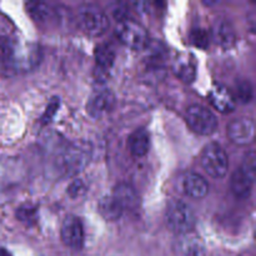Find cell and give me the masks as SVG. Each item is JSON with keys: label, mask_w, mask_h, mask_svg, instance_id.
Wrapping results in <instances>:
<instances>
[{"label": "cell", "mask_w": 256, "mask_h": 256, "mask_svg": "<svg viewBox=\"0 0 256 256\" xmlns=\"http://www.w3.org/2000/svg\"><path fill=\"white\" fill-rule=\"evenodd\" d=\"M78 22L90 36H100L109 28L106 14L94 4H82L78 9Z\"/></svg>", "instance_id": "1"}, {"label": "cell", "mask_w": 256, "mask_h": 256, "mask_svg": "<svg viewBox=\"0 0 256 256\" xmlns=\"http://www.w3.org/2000/svg\"><path fill=\"white\" fill-rule=\"evenodd\" d=\"M116 36L120 42L134 50H142L149 45L148 30L140 22L132 19H122L116 25Z\"/></svg>", "instance_id": "2"}, {"label": "cell", "mask_w": 256, "mask_h": 256, "mask_svg": "<svg viewBox=\"0 0 256 256\" xmlns=\"http://www.w3.org/2000/svg\"><path fill=\"white\" fill-rule=\"evenodd\" d=\"M166 222L172 232L186 234L194 228L195 215L189 205L180 200H174L168 205Z\"/></svg>", "instance_id": "3"}, {"label": "cell", "mask_w": 256, "mask_h": 256, "mask_svg": "<svg viewBox=\"0 0 256 256\" xmlns=\"http://www.w3.org/2000/svg\"><path fill=\"white\" fill-rule=\"evenodd\" d=\"M202 165L212 178H224L229 170V160L225 150L216 142H210L202 152Z\"/></svg>", "instance_id": "4"}, {"label": "cell", "mask_w": 256, "mask_h": 256, "mask_svg": "<svg viewBox=\"0 0 256 256\" xmlns=\"http://www.w3.org/2000/svg\"><path fill=\"white\" fill-rule=\"evenodd\" d=\"M186 122L190 129L200 135H212L218 128V119L202 105H192L186 110Z\"/></svg>", "instance_id": "5"}, {"label": "cell", "mask_w": 256, "mask_h": 256, "mask_svg": "<svg viewBox=\"0 0 256 256\" xmlns=\"http://www.w3.org/2000/svg\"><path fill=\"white\" fill-rule=\"evenodd\" d=\"M90 160V150L86 146L75 144L68 148L62 155L60 164L66 175H75L84 170Z\"/></svg>", "instance_id": "6"}, {"label": "cell", "mask_w": 256, "mask_h": 256, "mask_svg": "<svg viewBox=\"0 0 256 256\" xmlns=\"http://www.w3.org/2000/svg\"><path fill=\"white\" fill-rule=\"evenodd\" d=\"M62 240L66 246L80 249L84 244V229L79 218L68 215L62 225Z\"/></svg>", "instance_id": "7"}, {"label": "cell", "mask_w": 256, "mask_h": 256, "mask_svg": "<svg viewBox=\"0 0 256 256\" xmlns=\"http://www.w3.org/2000/svg\"><path fill=\"white\" fill-rule=\"evenodd\" d=\"M228 135L236 145H248L255 139V124L252 119L240 118L228 125Z\"/></svg>", "instance_id": "8"}, {"label": "cell", "mask_w": 256, "mask_h": 256, "mask_svg": "<svg viewBox=\"0 0 256 256\" xmlns=\"http://www.w3.org/2000/svg\"><path fill=\"white\" fill-rule=\"evenodd\" d=\"M115 105V96L110 90L102 89L94 92L88 104V110L94 118H102L106 115Z\"/></svg>", "instance_id": "9"}, {"label": "cell", "mask_w": 256, "mask_h": 256, "mask_svg": "<svg viewBox=\"0 0 256 256\" xmlns=\"http://www.w3.org/2000/svg\"><path fill=\"white\" fill-rule=\"evenodd\" d=\"M255 174L242 166L232 174V190L234 195L239 199H246L250 196L254 185Z\"/></svg>", "instance_id": "10"}, {"label": "cell", "mask_w": 256, "mask_h": 256, "mask_svg": "<svg viewBox=\"0 0 256 256\" xmlns=\"http://www.w3.org/2000/svg\"><path fill=\"white\" fill-rule=\"evenodd\" d=\"M209 100L212 106L220 112H230L234 110L235 100L232 92L222 85H215L209 92Z\"/></svg>", "instance_id": "11"}, {"label": "cell", "mask_w": 256, "mask_h": 256, "mask_svg": "<svg viewBox=\"0 0 256 256\" xmlns=\"http://www.w3.org/2000/svg\"><path fill=\"white\" fill-rule=\"evenodd\" d=\"M174 72L182 82H192L196 76V62L192 55L182 54L174 62Z\"/></svg>", "instance_id": "12"}, {"label": "cell", "mask_w": 256, "mask_h": 256, "mask_svg": "<svg viewBox=\"0 0 256 256\" xmlns=\"http://www.w3.org/2000/svg\"><path fill=\"white\" fill-rule=\"evenodd\" d=\"M184 190L190 198L202 199L208 194L209 185L208 182L196 172H190L184 179Z\"/></svg>", "instance_id": "13"}, {"label": "cell", "mask_w": 256, "mask_h": 256, "mask_svg": "<svg viewBox=\"0 0 256 256\" xmlns=\"http://www.w3.org/2000/svg\"><path fill=\"white\" fill-rule=\"evenodd\" d=\"M22 175V170L20 169L16 162L12 160L0 162V189L16 184Z\"/></svg>", "instance_id": "14"}, {"label": "cell", "mask_w": 256, "mask_h": 256, "mask_svg": "<svg viewBox=\"0 0 256 256\" xmlns=\"http://www.w3.org/2000/svg\"><path fill=\"white\" fill-rule=\"evenodd\" d=\"M150 148V136L146 130L140 129L132 132L129 138V150L134 156L142 158L148 154Z\"/></svg>", "instance_id": "15"}, {"label": "cell", "mask_w": 256, "mask_h": 256, "mask_svg": "<svg viewBox=\"0 0 256 256\" xmlns=\"http://www.w3.org/2000/svg\"><path fill=\"white\" fill-rule=\"evenodd\" d=\"M112 196L116 199V202L122 205L124 210L135 208L138 205V202H139L136 190L129 184L116 185L114 189V192H112Z\"/></svg>", "instance_id": "16"}, {"label": "cell", "mask_w": 256, "mask_h": 256, "mask_svg": "<svg viewBox=\"0 0 256 256\" xmlns=\"http://www.w3.org/2000/svg\"><path fill=\"white\" fill-rule=\"evenodd\" d=\"M115 52L114 48L109 44H99L95 49V62L99 72L106 74L114 65Z\"/></svg>", "instance_id": "17"}, {"label": "cell", "mask_w": 256, "mask_h": 256, "mask_svg": "<svg viewBox=\"0 0 256 256\" xmlns=\"http://www.w3.org/2000/svg\"><path fill=\"white\" fill-rule=\"evenodd\" d=\"M99 212L105 220L108 222H115V220H119L120 216L124 212L122 205L116 202L112 195L110 196H104L99 202Z\"/></svg>", "instance_id": "18"}, {"label": "cell", "mask_w": 256, "mask_h": 256, "mask_svg": "<svg viewBox=\"0 0 256 256\" xmlns=\"http://www.w3.org/2000/svg\"><path fill=\"white\" fill-rule=\"evenodd\" d=\"M214 38L220 46L230 48L235 42L234 28L226 20H220L218 24H215Z\"/></svg>", "instance_id": "19"}, {"label": "cell", "mask_w": 256, "mask_h": 256, "mask_svg": "<svg viewBox=\"0 0 256 256\" xmlns=\"http://www.w3.org/2000/svg\"><path fill=\"white\" fill-rule=\"evenodd\" d=\"M182 256H205L202 239L198 236H188L182 245Z\"/></svg>", "instance_id": "20"}, {"label": "cell", "mask_w": 256, "mask_h": 256, "mask_svg": "<svg viewBox=\"0 0 256 256\" xmlns=\"http://www.w3.org/2000/svg\"><path fill=\"white\" fill-rule=\"evenodd\" d=\"M28 12L35 22H46L52 14V9L48 4L42 2H32L26 4Z\"/></svg>", "instance_id": "21"}, {"label": "cell", "mask_w": 256, "mask_h": 256, "mask_svg": "<svg viewBox=\"0 0 256 256\" xmlns=\"http://www.w3.org/2000/svg\"><path fill=\"white\" fill-rule=\"evenodd\" d=\"M16 218L26 225H34L38 222V209L30 205H22L16 210Z\"/></svg>", "instance_id": "22"}, {"label": "cell", "mask_w": 256, "mask_h": 256, "mask_svg": "<svg viewBox=\"0 0 256 256\" xmlns=\"http://www.w3.org/2000/svg\"><path fill=\"white\" fill-rule=\"evenodd\" d=\"M15 46L6 38H0V62H14Z\"/></svg>", "instance_id": "23"}, {"label": "cell", "mask_w": 256, "mask_h": 256, "mask_svg": "<svg viewBox=\"0 0 256 256\" xmlns=\"http://www.w3.org/2000/svg\"><path fill=\"white\" fill-rule=\"evenodd\" d=\"M236 96L242 102H249L252 99V86L248 80L238 84Z\"/></svg>", "instance_id": "24"}, {"label": "cell", "mask_w": 256, "mask_h": 256, "mask_svg": "<svg viewBox=\"0 0 256 256\" xmlns=\"http://www.w3.org/2000/svg\"><path fill=\"white\" fill-rule=\"evenodd\" d=\"M192 44L196 45L198 48H202V49L209 46V35H208L206 30L204 29H195L192 32Z\"/></svg>", "instance_id": "25"}, {"label": "cell", "mask_w": 256, "mask_h": 256, "mask_svg": "<svg viewBox=\"0 0 256 256\" xmlns=\"http://www.w3.org/2000/svg\"><path fill=\"white\" fill-rule=\"evenodd\" d=\"M58 108H59V99H52L49 102V105L46 106L44 115L42 116V124H46V122H52V119L54 118V115L56 114Z\"/></svg>", "instance_id": "26"}, {"label": "cell", "mask_w": 256, "mask_h": 256, "mask_svg": "<svg viewBox=\"0 0 256 256\" xmlns=\"http://www.w3.org/2000/svg\"><path fill=\"white\" fill-rule=\"evenodd\" d=\"M84 192H85V185L84 182L79 179L74 180V182L70 184L69 189H68V194H69L72 198H74V199L75 198L82 196Z\"/></svg>", "instance_id": "27"}, {"label": "cell", "mask_w": 256, "mask_h": 256, "mask_svg": "<svg viewBox=\"0 0 256 256\" xmlns=\"http://www.w3.org/2000/svg\"><path fill=\"white\" fill-rule=\"evenodd\" d=\"M0 256H12V255L9 250L4 249V248H0Z\"/></svg>", "instance_id": "28"}]
</instances>
